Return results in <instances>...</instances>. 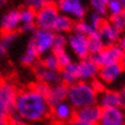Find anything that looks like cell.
I'll return each mask as SVG.
<instances>
[{
	"label": "cell",
	"instance_id": "74e56055",
	"mask_svg": "<svg viewBox=\"0 0 125 125\" xmlns=\"http://www.w3.org/2000/svg\"><path fill=\"white\" fill-rule=\"evenodd\" d=\"M118 97H119V107L125 109V87L118 92Z\"/></svg>",
	"mask_w": 125,
	"mask_h": 125
},
{
	"label": "cell",
	"instance_id": "52a82bcc",
	"mask_svg": "<svg viewBox=\"0 0 125 125\" xmlns=\"http://www.w3.org/2000/svg\"><path fill=\"white\" fill-rule=\"evenodd\" d=\"M67 46L70 48L71 52L79 59L90 57L89 47H87V37L76 32L69 33L67 37Z\"/></svg>",
	"mask_w": 125,
	"mask_h": 125
},
{
	"label": "cell",
	"instance_id": "9c48e42d",
	"mask_svg": "<svg viewBox=\"0 0 125 125\" xmlns=\"http://www.w3.org/2000/svg\"><path fill=\"white\" fill-rule=\"evenodd\" d=\"M78 63V80L92 82L99 75L100 66H98L91 57L80 59Z\"/></svg>",
	"mask_w": 125,
	"mask_h": 125
},
{
	"label": "cell",
	"instance_id": "ab89813d",
	"mask_svg": "<svg viewBox=\"0 0 125 125\" xmlns=\"http://www.w3.org/2000/svg\"><path fill=\"white\" fill-rule=\"evenodd\" d=\"M67 125H97L95 123H90V122H85L83 120L76 119V118H73L72 120H70L69 122L67 123Z\"/></svg>",
	"mask_w": 125,
	"mask_h": 125
},
{
	"label": "cell",
	"instance_id": "4fadbf2b",
	"mask_svg": "<svg viewBox=\"0 0 125 125\" xmlns=\"http://www.w3.org/2000/svg\"><path fill=\"white\" fill-rule=\"evenodd\" d=\"M20 28H21V20H20V11H18V9L9 10L2 16L1 21H0L1 33L17 32Z\"/></svg>",
	"mask_w": 125,
	"mask_h": 125
},
{
	"label": "cell",
	"instance_id": "e575fe53",
	"mask_svg": "<svg viewBox=\"0 0 125 125\" xmlns=\"http://www.w3.org/2000/svg\"><path fill=\"white\" fill-rule=\"evenodd\" d=\"M8 122H9V125H26V123H27L20 115L15 113L14 111L12 112L11 115L9 116Z\"/></svg>",
	"mask_w": 125,
	"mask_h": 125
},
{
	"label": "cell",
	"instance_id": "d6a6232c",
	"mask_svg": "<svg viewBox=\"0 0 125 125\" xmlns=\"http://www.w3.org/2000/svg\"><path fill=\"white\" fill-rule=\"evenodd\" d=\"M56 56H57V59H58V62H59V65H60V69L62 67L66 66L67 64H69L70 62L72 61L71 59V56L68 54V52L66 50H63V51H60V52H57L55 53Z\"/></svg>",
	"mask_w": 125,
	"mask_h": 125
},
{
	"label": "cell",
	"instance_id": "603a6c76",
	"mask_svg": "<svg viewBox=\"0 0 125 125\" xmlns=\"http://www.w3.org/2000/svg\"><path fill=\"white\" fill-rule=\"evenodd\" d=\"M40 63L45 66L48 69H51V70H60V65H59V62L57 59V56L56 54L52 51H50L48 53H46L45 55L42 56V59L40 61Z\"/></svg>",
	"mask_w": 125,
	"mask_h": 125
},
{
	"label": "cell",
	"instance_id": "b9f144b4",
	"mask_svg": "<svg viewBox=\"0 0 125 125\" xmlns=\"http://www.w3.org/2000/svg\"><path fill=\"white\" fill-rule=\"evenodd\" d=\"M6 50H7V49H6V48H5V47L2 45V44L0 43V59H1V58L3 57V56L5 55Z\"/></svg>",
	"mask_w": 125,
	"mask_h": 125
},
{
	"label": "cell",
	"instance_id": "30bf717a",
	"mask_svg": "<svg viewBox=\"0 0 125 125\" xmlns=\"http://www.w3.org/2000/svg\"><path fill=\"white\" fill-rule=\"evenodd\" d=\"M123 71H124V69H123L122 65L120 64V62L106 64L104 66L100 67L98 77L101 79L105 84H109V83H114L115 80L119 78Z\"/></svg>",
	"mask_w": 125,
	"mask_h": 125
},
{
	"label": "cell",
	"instance_id": "6da1fadb",
	"mask_svg": "<svg viewBox=\"0 0 125 125\" xmlns=\"http://www.w3.org/2000/svg\"><path fill=\"white\" fill-rule=\"evenodd\" d=\"M14 112L26 122H39L51 114V106L45 96L31 86L18 92L14 102Z\"/></svg>",
	"mask_w": 125,
	"mask_h": 125
},
{
	"label": "cell",
	"instance_id": "4316f807",
	"mask_svg": "<svg viewBox=\"0 0 125 125\" xmlns=\"http://www.w3.org/2000/svg\"><path fill=\"white\" fill-rule=\"evenodd\" d=\"M109 21L113 24L115 28H117L118 30H120L121 32H123L125 30V9L119 14L110 16Z\"/></svg>",
	"mask_w": 125,
	"mask_h": 125
},
{
	"label": "cell",
	"instance_id": "484cf974",
	"mask_svg": "<svg viewBox=\"0 0 125 125\" xmlns=\"http://www.w3.org/2000/svg\"><path fill=\"white\" fill-rule=\"evenodd\" d=\"M67 46V36L65 34H55L53 46H52V52L57 53L60 51L65 50Z\"/></svg>",
	"mask_w": 125,
	"mask_h": 125
},
{
	"label": "cell",
	"instance_id": "ee69618b",
	"mask_svg": "<svg viewBox=\"0 0 125 125\" xmlns=\"http://www.w3.org/2000/svg\"><path fill=\"white\" fill-rule=\"evenodd\" d=\"M0 125H9L8 119H0Z\"/></svg>",
	"mask_w": 125,
	"mask_h": 125
},
{
	"label": "cell",
	"instance_id": "ffe728a7",
	"mask_svg": "<svg viewBox=\"0 0 125 125\" xmlns=\"http://www.w3.org/2000/svg\"><path fill=\"white\" fill-rule=\"evenodd\" d=\"M74 26V20L70 16L60 13L53 27V32L55 34H67L71 33Z\"/></svg>",
	"mask_w": 125,
	"mask_h": 125
},
{
	"label": "cell",
	"instance_id": "2e32d148",
	"mask_svg": "<svg viewBox=\"0 0 125 125\" xmlns=\"http://www.w3.org/2000/svg\"><path fill=\"white\" fill-rule=\"evenodd\" d=\"M67 93H68V86L62 83H59L55 85H52L50 92L47 96V100L49 105L53 106L57 105L61 102H64L67 100Z\"/></svg>",
	"mask_w": 125,
	"mask_h": 125
},
{
	"label": "cell",
	"instance_id": "681fc988",
	"mask_svg": "<svg viewBox=\"0 0 125 125\" xmlns=\"http://www.w3.org/2000/svg\"><path fill=\"white\" fill-rule=\"evenodd\" d=\"M0 82H1V80H0Z\"/></svg>",
	"mask_w": 125,
	"mask_h": 125
},
{
	"label": "cell",
	"instance_id": "cb8c5ba5",
	"mask_svg": "<svg viewBox=\"0 0 125 125\" xmlns=\"http://www.w3.org/2000/svg\"><path fill=\"white\" fill-rule=\"evenodd\" d=\"M72 31L73 32L79 33V34H83V35H84L86 37H90L91 35L98 32V30L94 28L89 21H83V20L74 21V26H73V30Z\"/></svg>",
	"mask_w": 125,
	"mask_h": 125
},
{
	"label": "cell",
	"instance_id": "1f68e13d",
	"mask_svg": "<svg viewBox=\"0 0 125 125\" xmlns=\"http://www.w3.org/2000/svg\"><path fill=\"white\" fill-rule=\"evenodd\" d=\"M105 21H106V20L104 18V15L98 13V12L93 11L92 13H91V15H90V21H89V22H90L95 29L99 30V28L102 26V23H103Z\"/></svg>",
	"mask_w": 125,
	"mask_h": 125
},
{
	"label": "cell",
	"instance_id": "f6af8a7d",
	"mask_svg": "<svg viewBox=\"0 0 125 125\" xmlns=\"http://www.w3.org/2000/svg\"><path fill=\"white\" fill-rule=\"evenodd\" d=\"M7 1H8V0H0V8L3 7V6L7 3Z\"/></svg>",
	"mask_w": 125,
	"mask_h": 125
},
{
	"label": "cell",
	"instance_id": "7c38bea8",
	"mask_svg": "<svg viewBox=\"0 0 125 125\" xmlns=\"http://www.w3.org/2000/svg\"><path fill=\"white\" fill-rule=\"evenodd\" d=\"M102 113V108L98 104H94L85 107L75 109L74 111V118L85 122L97 124Z\"/></svg>",
	"mask_w": 125,
	"mask_h": 125
},
{
	"label": "cell",
	"instance_id": "3957f363",
	"mask_svg": "<svg viewBox=\"0 0 125 125\" xmlns=\"http://www.w3.org/2000/svg\"><path fill=\"white\" fill-rule=\"evenodd\" d=\"M124 53V50L119 45V43L106 45L105 48L97 54L91 55L90 57L98 66H104L106 64L120 62V59Z\"/></svg>",
	"mask_w": 125,
	"mask_h": 125
},
{
	"label": "cell",
	"instance_id": "d6986e66",
	"mask_svg": "<svg viewBox=\"0 0 125 125\" xmlns=\"http://www.w3.org/2000/svg\"><path fill=\"white\" fill-rule=\"evenodd\" d=\"M17 94L18 91L12 83L8 82V80L0 82V99L3 100L4 102L14 107V102Z\"/></svg>",
	"mask_w": 125,
	"mask_h": 125
},
{
	"label": "cell",
	"instance_id": "83f0119b",
	"mask_svg": "<svg viewBox=\"0 0 125 125\" xmlns=\"http://www.w3.org/2000/svg\"><path fill=\"white\" fill-rule=\"evenodd\" d=\"M123 10H124V7L118 0H110L107 3V12L110 14V16L119 14Z\"/></svg>",
	"mask_w": 125,
	"mask_h": 125
},
{
	"label": "cell",
	"instance_id": "c3c4849f",
	"mask_svg": "<svg viewBox=\"0 0 125 125\" xmlns=\"http://www.w3.org/2000/svg\"><path fill=\"white\" fill-rule=\"evenodd\" d=\"M102 1H103V2H105L106 4H107V3H108V2L110 1V0H102Z\"/></svg>",
	"mask_w": 125,
	"mask_h": 125
},
{
	"label": "cell",
	"instance_id": "60d3db41",
	"mask_svg": "<svg viewBox=\"0 0 125 125\" xmlns=\"http://www.w3.org/2000/svg\"><path fill=\"white\" fill-rule=\"evenodd\" d=\"M119 45L122 47V49L125 51V34H123L122 36H121V38H120V40H119Z\"/></svg>",
	"mask_w": 125,
	"mask_h": 125
},
{
	"label": "cell",
	"instance_id": "277c9868",
	"mask_svg": "<svg viewBox=\"0 0 125 125\" xmlns=\"http://www.w3.org/2000/svg\"><path fill=\"white\" fill-rule=\"evenodd\" d=\"M59 14L60 12L55 2L44 5L41 9L36 11V28L44 30H53L55 21Z\"/></svg>",
	"mask_w": 125,
	"mask_h": 125
},
{
	"label": "cell",
	"instance_id": "44dd1931",
	"mask_svg": "<svg viewBox=\"0 0 125 125\" xmlns=\"http://www.w3.org/2000/svg\"><path fill=\"white\" fill-rule=\"evenodd\" d=\"M39 57H40L39 53L37 52L33 43L30 41L27 46L26 51L21 56V64L26 65V66H34L38 63Z\"/></svg>",
	"mask_w": 125,
	"mask_h": 125
},
{
	"label": "cell",
	"instance_id": "bcb514c9",
	"mask_svg": "<svg viewBox=\"0 0 125 125\" xmlns=\"http://www.w3.org/2000/svg\"><path fill=\"white\" fill-rule=\"evenodd\" d=\"M45 4H49V3H54V0H44Z\"/></svg>",
	"mask_w": 125,
	"mask_h": 125
},
{
	"label": "cell",
	"instance_id": "d4e9b609",
	"mask_svg": "<svg viewBox=\"0 0 125 125\" xmlns=\"http://www.w3.org/2000/svg\"><path fill=\"white\" fill-rule=\"evenodd\" d=\"M21 24H35L36 21V11L29 6L21 7L20 10Z\"/></svg>",
	"mask_w": 125,
	"mask_h": 125
},
{
	"label": "cell",
	"instance_id": "8992f818",
	"mask_svg": "<svg viewBox=\"0 0 125 125\" xmlns=\"http://www.w3.org/2000/svg\"><path fill=\"white\" fill-rule=\"evenodd\" d=\"M56 5L60 13L70 16L74 21L83 20L86 14L82 0H57Z\"/></svg>",
	"mask_w": 125,
	"mask_h": 125
},
{
	"label": "cell",
	"instance_id": "8fae6325",
	"mask_svg": "<svg viewBox=\"0 0 125 125\" xmlns=\"http://www.w3.org/2000/svg\"><path fill=\"white\" fill-rule=\"evenodd\" d=\"M74 111L75 109L67 101H64L53 106L51 108V114L57 122L61 124H67L74 118Z\"/></svg>",
	"mask_w": 125,
	"mask_h": 125
},
{
	"label": "cell",
	"instance_id": "7a4b0ae2",
	"mask_svg": "<svg viewBox=\"0 0 125 125\" xmlns=\"http://www.w3.org/2000/svg\"><path fill=\"white\" fill-rule=\"evenodd\" d=\"M98 93L94 90L90 82L77 80L76 83L68 86L67 100L74 109H79L97 104Z\"/></svg>",
	"mask_w": 125,
	"mask_h": 125
},
{
	"label": "cell",
	"instance_id": "836d02e7",
	"mask_svg": "<svg viewBox=\"0 0 125 125\" xmlns=\"http://www.w3.org/2000/svg\"><path fill=\"white\" fill-rule=\"evenodd\" d=\"M32 87H33L35 91L38 92L39 94H41V95L45 96V97L47 98L48 94H49V92H50V89H51V85H49V84H47V83H45L38 80V82H37L36 83H34V84L32 85Z\"/></svg>",
	"mask_w": 125,
	"mask_h": 125
},
{
	"label": "cell",
	"instance_id": "d590c367",
	"mask_svg": "<svg viewBox=\"0 0 125 125\" xmlns=\"http://www.w3.org/2000/svg\"><path fill=\"white\" fill-rule=\"evenodd\" d=\"M26 4H27V6L34 9L35 11H38L44 5H46L45 2H44V0H26Z\"/></svg>",
	"mask_w": 125,
	"mask_h": 125
},
{
	"label": "cell",
	"instance_id": "7dc6e473",
	"mask_svg": "<svg viewBox=\"0 0 125 125\" xmlns=\"http://www.w3.org/2000/svg\"><path fill=\"white\" fill-rule=\"evenodd\" d=\"M118 1H119V2L122 4V6H123L124 9H125V0H118Z\"/></svg>",
	"mask_w": 125,
	"mask_h": 125
},
{
	"label": "cell",
	"instance_id": "5b68a950",
	"mask_svg": "<svg viewBox=\"0 0 125 125\" xmlns=\"http://www.w3.org/2000/svg\"><path fill=\"white\" fill-rule=\"evenodd\" d=\"M54 37L55 33L52 30H44L36 28L30 41L33 43V45L35 46L39 55L43 56L46 53L52 51Z\"/></svg>",
	"mask_w": 125,
	"mask_h": 125
},
{
	"label": "cell",
	"instance_id": "4dcf8cb0",
	"mask_svg": "<svg viewBox=\"0 0 125 125\" xmlns=\"http://www.w3.org/2000/svg\"><path fill=\"white\" fill-rule=\"evenodd\" d=\"M90 4L95 12H98V13L102 14V15H106L108 13L107 4L103 2L102 0H90Z\"/></svg>",
	"mask_w": 125,
	"mask_h": 125
},
{
	"label": "cell",
	"instance_id": "ac0fdd59",
	"mask_svg": "<svg viewBox=\"0 0 125 125\" xmlns=\"http://www.w3.org/2000/svg\"><path fill=\"white\" fill-rule=\"evenodd\" d=\"M97 104L102 109L119 107L118 92L111 91V90H104L103 92L99 93L98 99H97Z\"/></svg>",
	"mask_w": 125,
	"mask_h": 125
},
{
	"label": "cell",
	"instance_id": "f546056e",
	"mask_svg": "<svg viewBox=\"0 0 125 125\" xmlns=\"http://www.w3.org/2000/svg\"><path fill=\"white\" fill-rule=\"evenodd\" d=\"M13 111H14L13 106L7 104L3 100L0 99V119H8Z\"/></svg>",
	"mask_w": 125,
	"mask_h": 125
},
{
	"label": "cell",
	"instance_id": "9a60e30c",
	"mask_svg": "<svg viewBox=\"0 0 125 125\" xmlns=\"http://www.w3.org/2000/svg\"><path fill=\"white\" fill-rule=\"evenodd\" d=\"M36 74L40 82H43L51 86L61 83L59 71L48 69L45 66H43L40 62L36 64Z\"/></svg>",
	"mask_w": 125,
	"mask_h": 125
},
{
	"label": "cell",
	"instance_id": "5bb4252c",
	"mask_svg": "<svg viewBox=\"0 0 125 125\" xmlns=\"http://www.w3.org/2000/svg\"><path fill=\"white\" fill-rule=\"evenodd\" d=\"M98 32L101 35L106 45H112V44L118 43L122 36L121 31L115 28L109 21H105L102 23V26L99 28Z\"/></svg>",
	"mask_w": 125,
	"mask_h": 125
},
{
	"label": "cell",
	"instance_id": "e0dca14e",
	"mask_svg": "<svg viewBox=\"0 0 125 125\" xmlns=\"http://www.w3.org/2000/svg\"><path fill=\"white\" fill-rule=\"evenodd\" d=\"M59 72L61 83L69 86L78 80V63L71 61L69 64L62 67Z\"/></svg>",
	"mask_w": 125,
	"mask_h": 125
},
{
	"label": "cell",
	"instance_id": "f35d334b",
	"mask_svg": "<svg viewBox=\"0 0 125 125\" xmlns=\"http://www.w3.org/2000/svg\"><path fill=\"white\" fill-rule=\"evenodd\" d=\"M36 29L35 24H21L20 31L22 33H33Z\"/></svg>",
	"mask_w": 125,
	"mask_h": 125
},
{
	"label": "cell",
	"instance_id": "f1b7e54d",
	"mask_svg": "<svg viewBox=\"0 0 125 125\" xmlns=\"http://www.w3.org/2000/svg\"><path fill=\"white\" fill-rule=\"evenodd\" d=\"M16 38H17V33L16 32L2 33L1 38H0V43H1L6 49H8L12 44L14 43Z\"/></svg>",
	"mask_w": 125,
	"mask_h": 125
},
{
	"label": "cell",
	"instance_id": "7402d4cb",
	"mask_svg": "<svg viewBox=\"0 0 125 125\" xmlns=\"http://www.w3.org/2000/svg\"><path fill=\"white\" fill-rule=\"evenodd\" d=\"M105 46H106V44L104 40L102 39L101 35L99 34V32H96L95 34L87 37V47H89L90 56L102 51L105 48Z\"/></svg>",
	"mask_w": 125,
	"mask_h": 125
},
{
	"label": "cell",
	"instance_id": "ba28073f",
	"mask_svg": "<svg viewBox=\"0 0 125 125\" xmlns=\"http://www.w3.org/2000/svg\"><path fill=\"white\" fill-rule=\"evenodd\" d=\"M97 125H125V112L120 107L102 109Z\"/></svg>",
	"mask_w": 125,
	"mask_h": 125
},
{
	"label": "cell",
	"instance_id": "7bdbcfd3",
	"mask_svg": "<svg viewBox=\"0 0 125 125\" xmlns=\"http://www.w3.org/2000/svg\"><path fill=\"white\" fill-rule=\"evenodd\" d=\"M120 64L122 65L123 69L125 70V51H124V53H123V55H122V57H121V59H120Z\"/></svg>",
	"mask_w": 125,
	"mask_h": 125
},
{
	"label": "cell",
	"instance_id": "8d00e7d4",
	"mask_svg": "<svg viewBox=\"0 0 125 125\" xmlns=\"http://www.w3.org/2000/svg\"><path fill=\"white\" fill-rule=\"evenodd\" d=\"M90 83H91V84L93 85L94 90H95L98 94H99V93H101V92H103L104 90H106V89H105V83H104L99 77H97V78H95V79H93L92 82H90Z\"/></svg>",
	"mask_w": 125,
	"mask_h": 125
}]
</instances>
